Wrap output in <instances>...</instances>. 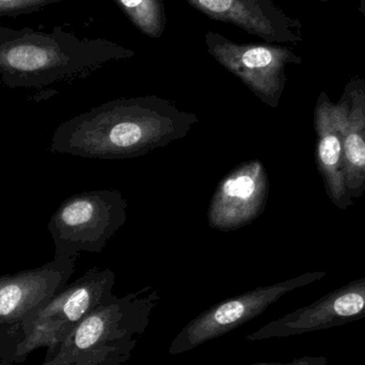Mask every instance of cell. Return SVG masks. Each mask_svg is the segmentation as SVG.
<instances>
[{
	"label": "cell",
	"mask_w": 365,
	"mask_h": 365,
	"mask_svg": "<svg viewBox=\"0 0 365 365\" xmlns=\"http://www.w3.org/2000/svg\"><path fill=\"white\" fill-rule=\"evenodd\" d=\"M197 121L160 96L115 98L60 124L49 151L92 160L140 158L184 138Z\"/></svg>",
	"instance_id": "cell-1"
},
{
	"label": "cell",
	"mask_w": 365,
	"mask_h": 365,
	"mask_svg": "<svg viewBox=\"0 0 365 365\" xmlns=\"http://www.w3.org/2000/svg\"><path fill=\"white\" fill-rule=\"evenodd\" d=\"M135 56V51L113 41L79 38L59 26L51 32L0 26V81L11 89L83 78Z\"/></svg>",
	"instance_id": "cell-2"
},
{
	"label": "cell",
	"mask_w": 365,
	"mask_h": 365,
	"mask_svg": "<svg viewBox=\"0 0 365 365\" xmlns=\"http://www.w3.org/2000/svg\"><path fill=\"white\" fill-rule=\"evenodd\" d=\"M160 300L147 287L110 299L85 317L41 365H126Z\"/></svg>",
	"instance_id": "cell-3"
},
{
	"label": "cell",
	"mask_w": 365,
	"mask_h": 365,
	"mask_svg": "<svg viewBox=\"0 0 365 365\" xmlns=\"http://www.w3.org/2000/svg\"><path fill=\"white\" fill-rule=\"evenodd\" d=\"M115 284L113 270L91 268L34 314L0 327V365L21 364L38 349L53 351L87 315L115 295Z\"/></svg>",
	"instance_id": "cell-4"
},
{
	"label": "cell",
	"mask_w": 365,
	"mask_h": 365,
	"mask_svg": "<svg viewBox=\"0 0 365 365\" xmlns=\"http://www.w3.org/2000/svg\"><path fill=\"white\" fill-rule=\"evenodd\" d=\"M128 202L115 189L85 191L64 200L48 222L55 257L101 253L125 225Z\"/></svg>",
	"instance_id": "cell-5"
},
{
	"label": "cell",
	"mask_w": 365,
	"mask_h": 365,
	"mask_svg": "<svg viewBox=\"0 0 365 365\" xmlns=\"http://www.w3.org/2000/svg\"><path fill=\"white\" fill-rule=\"evenodd\" d=\"M204 43L208 53L222 68L272 108L279 106L284 91L285 68L289 64L302 62L291 47L269 43H238L218 32H206Z\"/></svg>",
	"instance_id": "cell-6"
},
{
	"label": "cell",
	"mask_w": 365,
	"mask_h": 365,
	"mask_svg": "<svg viewBox=\"0 0 365 365\" xmlns=\"http://www.w3.org/2000/svg\"><path fill=\"white\" fill-rule=\"evenodd\" d=\"M326 274V272H306L276 284L257 287L210 307L182 328L173 339L169 354L177 356L193 351L204 343L237 329L259 317L289 292L322 280Z\"/></svg>",
	"instance_id": "cell-7"
},
{
	"label": "cell",
	"mask_w": 365,
	"mask_h": 365,
	"mask_svg": "<svg viewBox=\"0 0 365 365\" xmlns=\"http://www.w3.org/2000/svg\"><path fill=\"white\" fill-rule=\"evenodd\" d=\"M365 319V277L266 324L245 338L248 342L289 338L344 326Z\"/></svg>",
	"instance_id": "cell-8"
},
{
	"label": "cell",
	"mask_w": 365,
	"mask_h": 365,
	"mask_svg": "<svg viewBox=\"0 0 365 365\" xmlns=\"http://www.w3.org/2000/svg\"><path fill=\"white\" fill-rule=\"evenodd\" d=\"M268 195L269 179L263 163L247 160L219 182L208 206V225L221 232L246 227L263 214Z\"/></svg>",
	"instance_id": "cell-9"
},
{
	"label": "cell",
	"mask_w": 365,
	"mask_h": 365,
	"mask_svg": "<svg viewBox=\"0 0 365 365\" xmlns=\"http://www.w3.org/2000/svg\"><path fill=\"white\" fill-rule=\"evenodd\" d=\"M78 257H53L38 268L0 277V327L13 325L48 304L68 285Z\"/></svg>",
	"instance_id": "cell-10"
},
{
	"label": "cell",
	"mask_w": 365,
	"mask_h": 365,
	"mask_svg": "<svg viewBox=\"0 0 365 365\" xmlns=\"http://www.w3.org/2000/svg\"><path fill=\"white\" fill-rule=\"evenodd\" d=\"M208 19L230 24L269 44L297 45L304 41L302 23L272 0H186Z\"/></svg>",
	"instance_id": "cell-11"
},
{
	"label": "cell",
	"mask_w": 365,
	"mask_h": 365,
	"mask_svg": "<svg viewBox=\"0 0 365 365\" xmlns=\"http://www.w3.org/2000/svg\"><path fill=\"white\" fill-rule=\"evenodd\" d=\"M314 130L317 170L323 179L326 193L339 210H349L354 205V200L347 189L342 135L334 103L325 91L319 93L315 105Z\"/></svg>",
	"instance_id": "cell-12"
},
{
	"label": "cell",
	"mask_w": 365,
	"mask_h": 365,
	"mask_svg": "<svg viewBox=\"0 0 365 365\" xmlns=\"http://www.w3.org/2000/svg\"><path fill=\"white\" fill-rule=\"evenodd\" d=\"M342 135L347 189L351 199L365 192V81L353 77L334 103Z\"/></svg>",
	"instance_id": "cell-13"
},
{
	"label": "cell",
	"mask_w": 365,
	"mask_h": 365,
	"mask_svg": "<svg viewBox=\"0 0 365 365\" xmlns=\"http://www.w3.org/2000/svg\"><path fill=\"white\" fill-rule=\"evenodd\" d=\"M130 23L148 38H160L167 27L164 0H113Z\"/></svg>",
	"instance_id": "cell-14"
},
{
	"label": "cell",
	"mask_w": 365,
	"mask_h": 365,
	"mask_svg": "<svg viewBox=\"0 0 365 365\" xmlns=\"http://www.w3.org/2000/svg\"><path fill=\"white\" fill-rule=\"evenodd\" d=\"M61 0H0V16L17 17L43 10Z\"/></svg>",
	"instance_id": "cell-15"
},
{
	"label": "cell",
	"mask_w": 365,
	"mask_h": 365,
	"mask_svg": "<svg viewBox=\"0 0 365 365\" xmlns=\"http://www.w3.org/2000/svg\"><path fill=\"white\" fill-rule=\"evenodd\" d=\"M253 365H328L325 357H302L287 364H259Z\"/></svg>",
	"instance_id": "cell-16"
},
{
	"label": "cell",
	"mask_w": 365,
	"mask_h": 365,
	"mask_svg": "<svg viewBox=\"0 0 365 365\" xmlns=\"http://www.w3.org/2000/svg\"><path fill=\"white\" fill-rule=\"evenodd\" d=\"M359 12L361 13L364 19V28H365V0L360 1Z\"/></svg>",
	"instance_id": "cell-17"
},
{
	"label": "cell",
	"mask_w": 365,
	"mask_h": 365,
	"mask_svg": "<svg viewBox=\"0 0 365 365\" xmlns=\"http://www.w3.org/2000/svg\"><path fill=\"white\" fill-rule=\"evenodd\" d=\"M319 1H321V2H328V1H330V0H319Z\"/></svg>",
	"instance_id": "cell-18"
}]
</instances>
